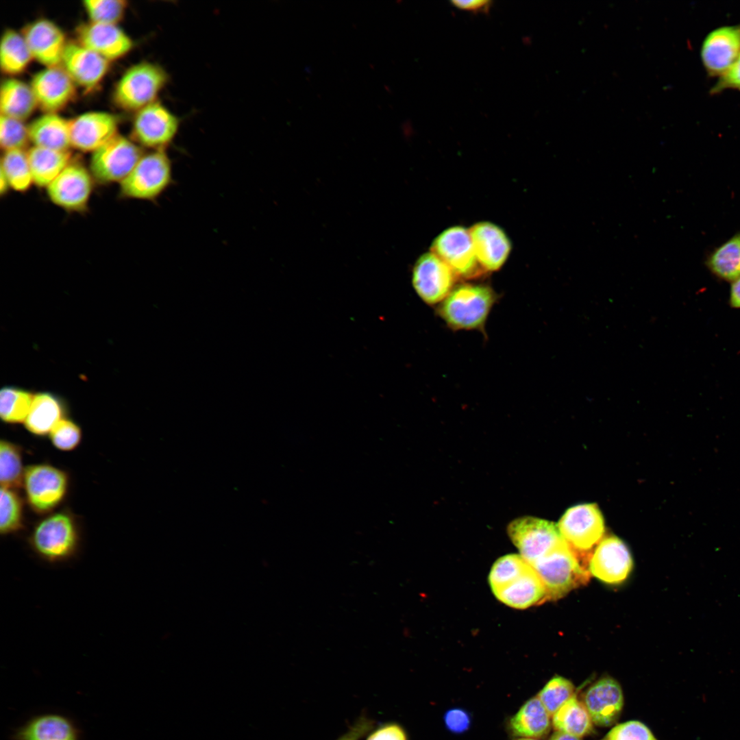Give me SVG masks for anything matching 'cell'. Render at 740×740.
Masks as SVG:
<instances>
[{
    "label": "cell",
    "instance_id": "obj_1",
    "mask_svg": "<svg viewBox=\"0 0 740 740\" xmlns=\"http://www.w3.org/2000/svg\"><path fill=\"white\" fill-rule=\"evenodd\" d=\"M495 300L494 291L487 286L460 284L440 304L438 312L454 330L482 329Z\"/></svg>",
    "mask_w": 740,
    "mask_h": 740
},
{
    "label": "cell",
    "instance_id": "obj_2",
    "mask_svg": "<svg viewBox=\"0 0 740 740\" xmlns=\"http://www.w3.org/2000/svg\"><path fill=\"white\" fill-rule=\"evenodd\" d=\"M532 566L545 586L548 600L560 599L590 580L589 567L564 539Z\"/></svg>",
    "mask_w": 740,
    "mask_h": 740
},
{
    "label": "cell",
    "instance_id": "obj_3",
    "mask_svg": "<svg viewBox=\"0 0 740 740\" xmlns=\"http://www.w3.org/2000/svg\"><path fill=\"white\" fill-rule=\"evenodd\" d=\"M29 544L42 560L50 563L65 562L77 553L79 534L77 523L66 511L53 513L34 528Z\"/></svg>",
    "mask_w": 740,
    "mask_h": 740
},
{
    "label": "cell",
    "instance_id": "obj_4",
    "mask_svg": "<svg viewBox=\"0 0 740 740\" xmlns=\"http://www.w3.org/2000/svg\"><path fill=\"white\" fill-rule=\"evenodd\" d=\"M169 81L165 69L153 62L142 61L124 73L117 82L114 99L120 108L138 111L157 101V97Z\"/></svg>",
    "mask_w": 740,
    "mask_h": 740
},
{
    "label": "cell",
    "instance_id": "obj_5",
    "mask_svg": "<svg viewBox=\"0 0 740 740\" xmlns=\"http://www.w3.org/2000/svg\"><path fill=\"white\" fill-rule=\"evenodd\" d=\"M172 162L166 150L144 153L120 182L121 197L154 201L173 183Z\"/></svg>",
    "mask_w": 740,
    "mask_h": 740
},
{
    "label": "cell",
    "instance_id": "obj_6",
    "mask_svg": "<svg viewBox=\"0 0 740 740\" xmlns=\"http://www.w3.org/2000/svg\"><path fill=\"white\" fill-rule=\"evenodd\" d=\"M558 528L570 549L589 567L592 553L604 533V520L597 506L585 504L569 508Z\"/></svg>",
    "mask_w": 740,
    "mask_h": 740
},
{
    "label": "cell",
    "instance_id": "obj_7",
    "mask_svg": "<svg viewBox=\"0 0 740 740\" xmlns=\"http://www.w3.org/2000/svg\"><path fill=\"white\" fill-rule=\"evenodd\" d=\"M143 154L136 143L116 134L92 152L90 171L100 184L120 183L130 174Z\"/></svg>",
    "mask_w": 740,
    "mask_h": 740
},
{
    "label": "cell",
    "instance_id": "obj_8",
    "mask_svg": "<svg viewBox=\"0 0 740 740\" xmlns=\"http://www.w3.org/2000/svg\"><path fill=\"white\" fill-rule=\"evenodd\" d=\"M23 485L32 509L40 514L51 512L64 498L69 486L67 474L46 464L30 465L25 469Z\"/></svg>",
    "mask_w": 740,
    "mask_h": 740
},
{
    "label": "cell",
    "instance_id": "obj_9",
    "mask_svg": "<svg viewBox=\"0 0 740 740\" xmlns=\"http://www.w3.org/2000/svg\"><path fill=\"white\" fill-rule=\"evenodd\" d=\"M507 531L521 556L531 565L563 539L555 523L532 517L516 519Z\"/></svg>",
    "mask_w": 740,
    "mask_h": 740
},
{
    "label": "cell",
    "instance_id": "obj_10",
    "mask_svg": "<svg viewBox=\"0 0 740 740\" xmlns=\"http://www.w3.org/2000/svg\"><path fill=\"white\" fill-rule=\"evenodd\" d=\"M180 125L178 116L157 100L136 112L133 135L144 147L165 150L174 140Z\"/></svg>",
    "mask_w": 740,
    "mask_h": 740
},
{
    "label": "cell",
    "instance_id": "obj_11",
    "mask_svg": "<svg viewBox=\"0 0 740 740\" xmlns=\"http://www.w3.org/2000/svg\"><path fill=\"white\" fill-rule=\"evenodd\" d=\"M431 252L440 258L456 277L473 278L482 274L469 230L453 226L442 232L433 241Z\"/></svg>",
    "mask_w": 740,
    "mask_h": 740
},
{
    "label": "cell",
    "instance_id": "obj_12",
    "mask_svg": "<svg viewBox=\"0 0 740 740\" xmlns=\"http://www.w3.org/2000/svg\"><path fill=\"white\" fill-rule=\"evenodd\" d=\"M456 275L432 252L425 253L416 261L412 271V284L421 299L428 305L441 303L454 288Z\"/></svg>",
    "mask_w": 740,
    "mask_h": 740
},
{
    "label": "cell",
    "instance_id": "obj_13",
    "mask_svg": "<svg viewBox=\"0 0 740 740\" xmlns=\"http://www.w3.org/2000/svg\"><path fill=\"white\" fill-rule=\"evenodd\" d=\"M93 177L89 170L78 162H70L46 188L50 201L71 212L86 209L92 190Z\"/></svg>",
    "mask_w": 740,
    "mask_h": 740
},
{
    "label": "cell",
    "instance_id": "obj_14",
    "mask_svg": "<svg viewBox=\"0 0 740 740\" xmlns=\"http://www.w3.org/2000/svg\"><path fill=\"white\" fill-rule=\"evenodd\" d=\"M632 565L630 553L624 542L615 536H606L594 549L589 570L600 580L617 584L626 580Z\"/></svg>",
    "mask_w": 740,
    "mask_h": 740
},
{
    "label": "cell",
    "instance_id": "obj_15",
    "mask_svg": "<svg viewBox=\"0 0 740 740\" xmlns=\"http://www.w3.org/2000/svg\"><path fill=\"white\" fill-rule=\"evenodd\" d=\"M740 53V23L717 27L704 38L700 57L711 77H720Z\"/></svg>",
    "mask_w": 740,
    "mask_h": 740
},
{
    "label": "cell",
    "instance_id": "obj_16",
    "mask_svg": "<svg viewBox=\"0 0 740 740\" xmlns=\"http://www.w3.org/2000/svg\"><path fill=\"white\" fill-rule=\"evenodd\" d=\"M582 702L593 723L608 727L616 723L624 706V694L619 683L606 676L592 684L584 692Z\"/></svg>",
    "mask_w": 740,
    "mask_h": 740
},
{
    "label": "cell",
    "instance_id": "obj_17",
    "mask_svg": "<svg viewBox=\"0 0 740 740\" xmlns=\"http://www.w3.org/2000/svg\"><path fill=\"white\" fill-rule=\"evenodd\" d=\"M117 119L110 113H83L70 120L71 147L93 152L117 134Z\"/></svg>",
    "mask_w": 740,
    "mask_h": 740
},
{
    "label": "cell",
    "instance_id": "obj_18",
    "mask_svg": "<svg viewBox=\"0 0 740 740\" xmlns=\"http://www.w3.org/2000/svg\"><path fill=\"white\" fill-rule=\"evenodd\" d=\"M30 86L38 106L46 112H56L73 97L75 82L59 66L47 67L32 77Z\"/></svg>",
    "mask_w": 740,
    "mask_h": 740
},
{
    "label": "cell",
    "instance_id": "obj_19",
    "mask_svg": "<svg viewBox=\"0 0 740 740\" xmlns=\"http://www.w3.org/2000/svg\"><path fill=\"white\" fill-rule=\"evenodd\" d=\"M23 36L32 58L47 67L61 64L67 42L64 32L56 24L46 18L36 20L24 27Z\"/></svg>",
    "mask_w": 740,
    "mask_h": 740
},
{
    "label": "cell",
    "instance_id": "obj_20",
    "mask_svg": "<svg viewBox=\"0 0 740 740\" xmlns=\"http://www.w3.org/2000/svg\"><path fill=\"white\" fill-rule=\"evenodd\" d=\"M61 64L75 83L87 90L101 82L109 66L108 60L79 42L66 43Z\"/></svg>",
    "mask_w": 740,
    "mask_h": 740
},
{
    "label": "cell",
    "instance_id": "obj_21",
    "mask_svg": "<svg viewBox=\"0 0 740 740\" xmlns=\"http://www.w3.org/2000/svg\"><path fill=\"white\" fill-rule=\"evenodd\" d=\"M478 262L484 271L500 269L507 260L511 249L509 238L497 225L480 222L469 230Z\"/></svg>",
    "mask_w": 740,
    "mask_h": 740
},
{
    "label": "cell",
    "instance_id": "obj_22",
    "mask_svg": "<svg viewBox=\"0 0 740 740\" xmlns=\"http://www.w3.org/2000/svg\"><path fill=\"white\" fill-rule=\"evenodd\" d=\"M79 43L106 60L119 58L133 46L130 37L116 25L89 22L77 29Z\"/></svg>",
    "mask_w": 740,
    "mask_h": 740
},
{
    "label": "cell",
    "instance_id": "obj_23",
    "mask_svg": "<svg viewBox=\"0 0 740 740\" xmlns=\"http://www.w3.org/2000/svg\"><path fill=\"white\" fill-rule=\"evenodd\" d=\"M493 593L499 601L517 609L528 608L548 600L545 586L530 564Z\"/></svg>",
    "mask_w": 740,
    "mask_h": 740
},
{
    "label": "cell",
    "instance_id": "obj_24",
    "mask_svg": "<svg viewBox=\"0 0 740 740\" xmlns=\"http://www.w3.org/2000/svg\"><path fill=\"white\" fill-rule=\"evenodd\" d=\"M12 740H79V732L69 717L56 713L34 716L17 728Z\"/></svg>",
    "mask_w": 740,
    "mask_h": 740
},
{
    "label": "cell",
    "instance_id": "obj_25",
    "mask_svg": "<svg viewBox=\"0 0 740 740\" xmlns=\"http://www.w3.org/2000/svg\"><path fill=\"white\" fill-rule=\"evenodd\" d=\"M29 140L34 146L68 151L71 147L70 120L56 112H46L27 126Z\"/></svg>",
    "mask_w": 740,
    "mask_h": 740
},
{
    "label": "cell",
    "instance_id": "obj_26",
    "mask_svg": "<svg viewBox=\"0 0 740 740\" xmlns=\"http://www.w3.org/2000/svg\"><path fill=\"white\" fill-rule=\"evenodd\" d=\"M550 717L537 696L533 697L509 718L507 728L515 738H543L550 730Z\"/></svg>",
    "mask_w": 740,
    "mask_h": 740
},
{
    "label": "cell",
    "instance_id": "obj_27",
    "mask_svg": "<svg viewBox=\"0 0 740 740\" xmlns=\"http://www.w3.org/2000/svg\"><path fill=\"white\" fill-rule=\"evenodd\" d=\"M64 405L58 395L47 391L38 393L34 396L25 426L33 434L46 435L64 419Z\"/></svg>",
    "mask_w": 740,
    "mask_h": 740
},
{
    "label": "cell",
    "instance_id": "obj_28",
    "mask_svg": "<svg viewBox=\"0 0 740 740\" xmlns=\"http://www.w3.org/2000/svg\"><path fill=\"white\" fill-rule=\"evenodd\" d=\"M33 183L47 188L71 162L68 151L33 146L27 151Z\"/></svg>",
    "mask_w": 740,
    "mask_h": 740
},
{
    "label": "cell",
    "instance_id": "obj_29",
    "mask_svg": "<svg viewBox=\"0 0 740 740\" xmlns=\"http://www.w3.org/2000/svg\"><path fill=\"white\" fill-rule=\"evenodd\" d=\"M37 106L30 85L14 78L2 82L0 89L1 115L23 121L30 116Z\"/></svg>",
    "mask_w": 740,
    "mask_h": 740
},
{
    "label": "cell",
    "instance_id": "obj_30",
    "mask_svg": "<svg viewBox=\"0 0 740 740\" xmlns=\"http://www.w3.org/2000/svg\"><path fill=\"white\" fill-rule=\"evenodd\" d=\"M552 724L556 731L563 732L580 738L591 734L593 722L582 701L575 694L552 716Z\"/></svg>",
    "mask_w": 740,
    "mask_h": 740
},
{
    "label": "cell",
    "instance_id": "obj_31",
    "mask_svg": "<svg viewBox=\"0 0 740 740\" xmlns=\"http://www.w3.org/2000/svg\"><path fill=\"white\" fill-rule=\"evenodd\" d=\"M32 58V53L23 34L7 29L2 35L0 45L1 71L9 75L18 74L26 68Z\"/></svg>",
    "mask_w": 740,
    "mask_h": 740
},
{
    "label": "cell",
    "instance_id": "obj_32",
    "mask_svg": "<svg viewBox=\"0 0 740 740\" xmlns=\"http://www.w3.org/2000/svg\"><path fill=\"white\" fill-rule=\"evenodd\" d=\"M707 267L722 280L732 282L740 278V232L712 253Z\"/></svg>",
    "mask_w": 740,
    "mask_h": 740
},
{
    "label": "cell",
    "instance_id": "obj_33",
    "mask_svg": "<svg viewBox=\"0 0 740 740\" xmlns=\"http://www.w3.org/2000/svg\"><path fill=\"white\" fill-rule=\"evenodd\" d=\"M34 395L14 386H5L0 391V417L8 423L25 422Z\"/></svg>",
    "mask_w": 740,
    "mask_h": 740
},
{
    "label": "cell",
    "instance_id": "obj_34",
    "mask_svg": "<svg viewBox=\"0 0 740 740\" xmlns=\"http://www.w3.org/2000/svg\"><path fill=\"white\" fill-rule=\"evenodd\" d=\"M1 170L5 175L10 188L18 192L27 190L33 183L27 153L24 149L4 151Z\"/></svg>",
    "mask_w": 740,
    "mask_h": 740
},
{
    "label": "cell",
    "instance_id": "obj_35",
    "mask_svg": "<svg viewBox=\"0 0 740 740\" xmlns=\"http://www.w3.org/2000/svg\"><path fill=\"white\" fill-rule=\"evenodd\" d=\"M25 469L18 447L8 441L0 442V482L1 487L15 489L23 484Z\"/></svg>",
    "mask_w": 740,
    "mask_h": 740
},
{
    "label": "cell",
    "instance_id": "obj_36",
    "mask_svg": "<svg viewBox=\"0 0 740 740\" xmlns=\"http://www.w3.org/2000/svg\"><path fill=\"white\" fill-rule=\"evenodd\" d=\"M23 528V502L15 489L1 487L0 532L8 534Z\"/></svg>",
    "mask_w": 740,
    "mask_h": 740
},
{
    "label": "cell",
    "instance_id": "obj_37",
    "mask_svg": "<svg viewBox=\"0 0 740 740\" xmlns=\"http://www.w3.org/2000/svg\"><path fill=\"white\" fill-rule=\"evenodd\" d=\"M574 684L568 679L555 676L541 689L537 698L552 716L567 700L576 694Z\"/></svg>",
    "mask_w": 740,
    "mask_h": 740
},
{
    "label": "cell",
    "instance_id": "obj_38",
    "mask_svg": "<svg viewBox=\"0 0 740 740\" xmlns=\"http://www.w3.org/2000/svg\"><path fill=\"white\" fill-rule=\"evenodd\" d=\"M530 564L519 554H507L497 559L491 567L489 582L492 591L502 587Z\"/></svg>",
    "mask_w": 740,
    "mask_h": 740
},
{
    "label": "cell",
    "instance_id": "obj_39",
    "mask_svg": "<svg viewBox=\"0 0 740 740\" xmlns=\"http://www.w3.org/2000/svg\"><path fill=\"white\" fill-rule=\"evenodd\" d=\"M83 4L91 22L114 25L121 19L127 6L124 0H85Z\"/></svg>",
    "mask_w": 740,
    "mask_h": 740
},
{
    "label": "cell",
    "instance_id": "obj_40",
    "mask_svg": "<svg viewBox=\"0 0 740 740\" xmlns=\"http://www.w3.org/2000/svg\"><path fill=\"white\" fill-rule=\"evenodd\" d=\"M29 138L23 121L0 116V145L3 150L24 149Z\"/></svg>",
    "mask_w": 740,
    "mask_h": 740
},
{
    "label": "cell",
    "instance_id": "obj_41",
    "mask_svg": "<svg viewBox=\"0 0 740 740\" xmlns=\"http://www.w3.org/2000/svg\"><path fill=\"white\" fill-rule=\"evenodd\" d=\"M49 434L54 447L62 451L75 449L82 439V430L79 426L66 418L57 423Z\"/></svg>",
    "mask_w": 740,
    "mask_h": 740
},
{
    "label": "cell",
    "instance_id": "obj_42",
    "mask_svg": "<svg viewBox=\"0 0 740 740\" xmlns=\"http://www.w3.org/2000/svg\"><path fill=\"white\" fill-rule=\"evenodd\" d=\"M600 740H658L648 726L639 721H628L614 726Z\"/></svg>",
    "mask_w": 740,
    "mask_h": 740
},
{
    "label": "cell",
    "instance_id": "obj_43",
    "mask_svg": "<svg viewBox=\"0 0 740 740\" xmlns=\"http://www.w3.org/2000/svg\"><path fill=\"white\" fill-rule=\"evenodd\" d=\"M730 89L740 90V53L728 69L718 77L710 93L715 95Z\"/></svg>",
    "mask_w": 740,
    "mask_h": 740
},
{
    "label": "cell",
    "instance_id": "obj_44",
    "mask_svg": "<svg viewBox=\"0 0 740 740\" xmlns=\"http://www.w3.org/2000/svg\"><path fill=\"white\" fill-rule=\"evenodd\" d=\"M365 740H408L405 728L395 722H388L373 728Z\"/></svg>",
    "mask_w": 740,
    "mask_h": 740
},
{
    "label": "cell",
    "instance_id": "obj_45",
    "mask_svg": "<svg viewBox=\"0 0 740 740\" xmlns=\"http://www.w3.org/2000/svg\"><path fill=\"white\" fill-rule=\"evenodd\" d=\"M444 724L446 728L454 734L465 732L471 726V716L466 710L461 708L449 709L444 715Z\"/></svg>",
    "mask_w": 740,
    "mask_h": 740
},
{
    "label": "cell",
    "instance_id": "obj_46",
    "mask_svg": "<svg viewBox=\"0 0 740 740\" xmlns=\"http://www.w3.org/2000/svg\"><path fill=\"white\" fill-rule=\"evenodd\" d=\"M374 721L367 717L365 714H362L345 733L336 740H360L374 728Z\"/></svg>",
    "mask_w": 740,
    "mask_h": 740
},
{
    "label": "cell",
    "instance_id": "obj_47",
    "mask_svg": "<svg viewBox=\"0 0 740 740\" xmlns=\"http://www.w3.org/2000/svg\"><path fill=\"white\" fill-rule=\"evenodd\" d=\"M451 3L462 10L471 12H488L493 2L489 0H452Z\"/></svg>",
    "mask_w": 740,
    "mask_h": 740
},
{
    "label": "cell",
    "instance_id": "obj_48",
    "mask_svg": "<svg viewBox=\"0 0 740 740\" xmlns=\"http://www.w3.org/2000/svg\"><path fill=\"white\" fill-rule=\"evenodd\" d=\"M729 304L732 308L740 309V278L731 283Z\"/></svg>",
    "mask_w": 740,
    "mask_h": 740
},
{
    "label": "cell",
    "instance_id": "obj_49",
    "mask_svg": "<svg viewBox=\"0 0 740 740\" xmlns=\"http://www.w3.org/2000/svg\"><path fill=\"white\" fill-rule=\"evenodd\" d=\"M549 740H581V738L563 732L556 731L550 737Z\"/></svg>",
    "mask_w": 740,
    "mask_h": 740
},
{
    "label": "cell",
    "instance_id": "obj_50",
    "mask_svg": "<svg viewBox=\"0 0 740 740\" xmlns=\"http://www.w3.org/2000/svg\"><path fill=\"white\" fill-rule=\"evenodd\" d=\"M10 188L8 179L4 173L1 170L0 173V193L1 195L5 194L8 188Z\"/></svg>",
    "mask_w": 740,
    "mask_h": 740
},
{
    "label": "cell",
    "instance_id": "obj_51",
    "mask_svg": "<svg viewBox=\"0 0 740 740\" xmlns=\"http://www.w3.org/2000/svg\"><path fill=\"white\" fill-rule=\"evenodd\" d=\"M513 740H539V739H533V738L517 737V738H515Z\"/></svg>",
    "mask_w": 740,
    "mask_h": 740
}]
</instances>
